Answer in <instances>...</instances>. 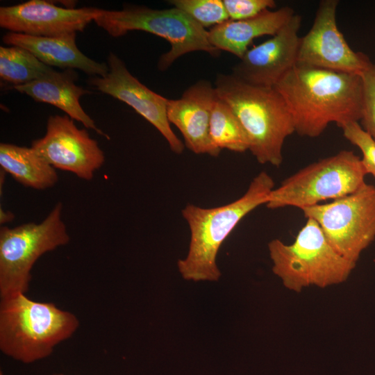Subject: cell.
Wrapping results in <instances>:
<instances>
[{
  "instance_id": "cell-11",
  "label": "cell",
  "mask_w": 375,
  "mask_h": 375,
  "mask_svg": "<svg viewBox=\"0 0 375 375\" xmlns=\"http://www.w3.org/2000/svg\"><path fill=\"white\" fill-rule=\"evenodd\" d=\"M31 147L55 169L87 181L93 178L105 162L98 142L67 115L50 116L45 135L33 141Z\"/></svg>"
},
{
  "instance_id": "cell-28",
  "label": "cell",
  "mask_w": 375,
  "mask_h": 375,
  "mask_svg": "<svg viewBox=\"0 0 375 375\" xmlns=\"http://www.w3.org/2000/svg\"><path fill=\"white\" fill-rule=\"evenodd\" d=\"M0 375H4L1 371L0 372Z\"/></svg>"
},
{
  "instance_id": "cell-1",
  "label": "cell",
  "mask_w": 375,
  "mask_h": 375,
  "mask_svg": "<svg viewBox=\"0 0 375 375\" xmlns=\"http://www.w3.org/2000/svg\"><path fill=\"white\" fill-rule=\"evenodd\" d=\"M283 98L295 132L319 137L332 122L341 128L362 117L361 75L296 64L274 87Z\"/></svg>"
},
{
  "instance_id": "cell-17",
  "label": "cell",
  "mask_w": 375,
  "mask_h": 375,
  "mask_svg": "<svg viewBox=\"0 0 375 375\" xmlns=\"http://www.w3.org/2000/svg\"><path fill=\"white\" fill-rule=\"evenodd\" d=\"M295 14L292 8L267 10L256 17L242 20H227L208 31L210 44L219 51L229 52L240 59L253 39L274 35Z\"/></svg>"
},
{
  "instance_id": "cell-12",
  "label": "cell",
  "mask_w": 375,
  "mask_h": 375,
  "mask_svg": "<svg viewBox=\"0 0 375 375\" xmlns=\"http://www.w3.org/2000/svg\"><path fill=\"white\" fill-rule=\"evenodd\" d=\"M107 65L108 73L103 77L90 78L89 83L133 108L160 133L174 153H182L184 144L172 131L167 117L169 99L140 83L114 53H109Z\"/></svg>"
},
{
  "instance_id": "cell-5",
  "label": "cell",
  "mask_w": 375,
  "mask_h": 375,
  "mask_svg": "<svg viewBox=\"0 0 375 375\" xmlns=\"http://www.w3.org/2000/svg\"><path fill=\"white\" fill-rule=\"evenodd\" d=\"M268 250L274 274L287 289L297 292L311 285L324 288L343 283L356 265L331 247L311 218H306L292 243L274 239Z\"/></svg>"
},
{
  "instance_id": "cell-22",
  "label": "cell",
  "mask_w": 375,
  "mask_h": 375,
  "mask_svg": "<svg viewBox=\"0 0 375 375\" xmlns=\"http://www.w3.org/2000/svg\"><path fill=\"white\" fill-rule=\"evenodd\" d=\"M169 3L204 28L229 20L222 0H170Z\"/></svg>"
},
{
  "instance_id": "cell-13",
  "label": "cell",
  "mask_w": 375,
  "mask_h": 375,
  "mask_svg": "<svg viewBox=\"0 0 375 375\" xmlns=\"http://www.w3.org/2000/svg\"><path fill=\"white\" fill-rule=\"evenodd\" d=\"M103 9L63 8L44 0H31L0 8V26L9 32L38 37L76 34L95 19Z\"/></svg>"
},
{
  "instance_id": "cell-3",
  "label": "cell",
  "mask_w": 375,
  "mask_h": 375,
  "mask_svg": "<svg viewBox=\"0 0 375 375\" xmlns=\"http://www.w3.org/2000/svg\"><path fill=\"white\" fill-rule=\"evenodd\" d=\"M215 88L240 122L249 140V150L257 161L279 167L285 140L295 132L281 94L274 88L243 82L232 74H217Z\"/></svg>"
},
{
  "instance_id": "cell-8",
  "label": "cell",
  "mask_w": 375,
  "mask_h": 375,
  "mask_svg": "<svg viewBox=\"0 0 375 375\" xmlns=\"http://www.w3.org/2000/svg\"><path fill=\"white\" fill-rule=\"evenodd\" d=\"M58 202L40 223L29 222L0 228V297L26 294L31 270L44 253L69 243L70 238L62 219Z\"/></svg>"
},
{
  "instance_id": "cell-25",
  "label": "cell",
  "mask_w": 375,
  "mask_h": 375,
  "mask_svg": "<svg viewBox=\"0 0 375 375\" xmlns=\"http://www.w3.org/2000/svg\"><path fill=\"white\" fill-rule=\"evenodd\" d=\"M231 20H242L257 16L276 6L274 0H223Z\"/></svg>"
},
{
  "instance_id": "cell-19",
  "label": "cell",
  "mask_w": 375,
  "mask_h": 375,
  "mask_svg": "<svg viewBox=\"0 0 375 375\" xmlns=\"http://www.w3.org/2000/svg\"><path fill=\"white\" fill-rule=\"evenodd\" d=\"M0 166L18 183L35 190L51 188L58 180L56 169L31 147L1 143Z\"/></svg>"
},
{
  "instance_id": "cell-10",
  "label": "cell",
  "mask_w": 375,
  "mask_h": 375,
  "mask_svg": "<svg viewBox=\"0 0 375 375\" xmlns=\"http://www.w3.org/2000/svg\"><path fill=\"white\" fill-rule=\"evenodd\" d=\"M338 0H322L312 27L300 37L297 63L361 75L372 64L368 56L354 51L336 22Z\"/></svg>"
},
{
  "instance_id": "cell-24",
  "label": "cell",
  "mask_w": 375,
  "mask_h": 375,
  "mask_svg": "<svg viewBox=\"0 0 375 375\" xmlns=\"http://www.w3.org/2000/svg\"><path fill=\"white\" fill-rule=\"evenodd\" d=\"M363 85L362 127L375 140V64L361 74Z\"/></svg>"
},
{
  "instance_id": "cell-26",
  "label": "cell",
  "mask_w": 375,
  "mask_h": 375,
  "mask_svg": "<svg viewBox=\"0 0 375 375\" xmlns=\"http://www.w3.org/2000/svg\"><path fill=\"white\" fill-rule=\"evenodd\" d=\"M15 218V215L10 211H6L1 208L0 210V223L1 224L10 222Z\"/></svg>"
},
{
  "instance_id": "cell-21",
  "label": "cell",
  "mask_w": 375,
  "mask_h": 375,
  "mask_svg": "<svg viewBox=\"0 0 375 375\" xmlns=\"http://www.w3.org/2000/svg\"><path fill=\"white\" fill-rule=\"evenodd\" d=\"M210 135L214 145L220 150L226 149L238 153L249 150V140L240 122L229 106L218 96L212 109Z\"/></svg>"
},
{
  "instance_id": "cell-2",
  "label": "cell",
  "mask_w": 375,
  "mask_h": 375,
  "mask_svg": "<svg viewBox=\"0 0 375 375\" xmlns=\"http://www.w3.org/2000/svg\"><path fill=\"white\" fill-rule=\"evenodd\" d=\"M274 189L273 178L261 172L245 193L233 202L209 208L188 203L181 213L190 228L189 250L177 263L182 277L195 282L218 281L221 272L216 260L221 245L246 215L267 203Z\"/></svg>"
},
{
  "instance_id": "cell-7",
  "label": "cell",
  "mask_w": 375,
  "mask_h": 375,
  "mask_svg": "<svg viewBox=\"0 0 375 375\" xmlns=\"http://www.w3.org/2000/svg\"><path fill=\"white\" fill-rule=\"evenodd\" d=\"M367 175L361 158L342 150L301 169L283 181L269 194V209L287 206L301 210L328 199H337L358 190Z\"/></svg>"
},
{
  "instance_id": "cell-16",
  "label": "cell",
  "mask_w": 375,
  "mask_h": 375,
  "mask_svg": "<svg viewBox=\"0 0 375 375\" xmlns=\"http://www.w3.org/2000/svg\"><path fill=\"white\" fill-rule=\"evenodd\" d=\"M76 36L75 33L60 37H38L8 32L2 40L6 44L28 50L49 67L78 69L92 77L104 76L108 72V65L83 53L76 45Z\"/></svg>"
},
{
  "instance_id": "cell-9",
  "label": "cell",
  "mask_w": 375,
  "mask_h": 375,
  "mask_svg": "<svg viewBox=\"0 0 375 375\" xmlns=\"http://www.w3.org/2000/svg\"><path fill=\"white\" fill-rule=\"evenodd\" d=\"M319 224L331 247L356 264L375 240V186L365 183L351 194L302 210Z\"/></svg>"
},
{
  "instance_id": "cell-6",
  "label": "cell",
  "mask_w": 375,
  "mask_h": 375,
  "mask_svg": "<svg viewBox=\"0 0 375 375\" xmlns=\"http://www.w3.org/2000/svg\"><path fill=\"white\" fill-rule=\"evenodd\" d=\"M94 22L114 38L131 31H142L166 40L171 49L158 62L160 71L167 69L181 56L196 51H203L217 56L220 51L208 39V31L176 8L153 9L128 6L120 10L103 9Z\"/></svg>"
},
{
  "instance_id": "cell-15",
  "label": "cell",
  "mask_w": 375,
  "mask_h": 375,
  "mask_svg": "<svg viewBox=\"0 0 375 375\" xmlns=\"http://www.w3.org/2000/svg\"><path fill=\"white\" fill-rule=\"evenodd\" d=\"M217 97L215 86L199 80L184 91L181 98L169 99L167 117L181 133L185 145L196 154L217 156L221 151L212 142L210 122Z\"/></svg>"
},
{
  "instance_id": "cell-18",
  "label": "cell",
  "mask_w": 375,
  "mask_h": 375,
  "mask_svg": "<svg viewBox=\"0 0 375 375\" xmlns=\"http://www.w3.org/2000/svg\"><path fill=\"white\" fill-rule=\"evenodd\" d=\"M76 75L72 69L64 72H57L53 76L27 84L14 85L13 88L19 92L27 94L36 101L57 107L72 119L109 139L81 106V97L90 92L75 84Z\"/></svg>"
},
{
  "instance_id": "cell-20",
  "label": "cell",
  "mask_w": 375,
  "mask_h": 375,
  "mask_svg": "<svg viewBox=\"0 0 375 375\" xmlns=\"http://www.w3.org/2000/svg\"><path fill=\"white\" fill-rule=\"evenodd\" d=\"M56 72L25 49L17 46L0 47V77L6 82L14 85H24Z\"/></svg>"
},
{
  "instance_id": "cell-4",
  "label": "cell",
  "mask_w": 375,
  "mask_h": 375,
  "mask_svg": "<svg viewBox=\"0 0 375 375\" xmlns=\"http://www.w3.org/2000/svg\"><path fill=\"white\" fill-rule=\"evenodd\" d=\"M78 326L74 314L53 303L35 301L23 293L1 298L0 350L23 363L49 356Z\"/></svg>"
},
{
  "instance_id": "cell-14",
  "label": "cell",
  "mask_w": 375,
  "mask_h": 375,
  "mask_svg": "<svg viewBox=\"0 0 375 375\" xmlns=\"http://www.w3.org/2000/svg\"><path fill=\"white\" fill-rule=\"evenodd\" d=\"M301 17L295 13L270 39L249 49L232 74L247 83L274 88L296 64Z\"/></svg>"
},
{
  "instance_id": "cell-23",
  "label": "cell",
  "mask_w": 375,
  "mask_h": 375,
  "mask_svg": "<svg viewBox=\"0 0 375 375\" xmlns=\"http://www.w3.org/2000/svg\"><path fill=\"white\" fill-rule=\"evenodd\" d=\"M344 137L362 152V164L367 174L375 178V140L359 122H351L341 127Z\"/></svg>"
},
{
  "instance_id": "cell-27",
  "label": "cell",
  "mask_w": 375,
  "mask_h": 375,
  "mask_svg": "<svg viewBox=\"0 0 375 375\" xmlns=\"http://www.w3.org/2000/svg\"><path fill=\"white\" fill-rule=\"evenodd\" d=\"M53 375H64V374H53Z\"/></svg>"
}]
</instances>
